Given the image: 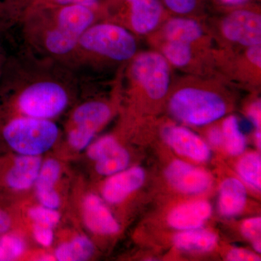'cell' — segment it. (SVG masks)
Here are the masks:
<instances>
[{
	"label": "cell",
	"mask_w": 261,
	"mask_h": 261,
	"mask_svg": "<svg viewBox=\"0 0 261 261\" xmlns=\"http://www.w3.org/2000/svg\"><path fill=\"white\" fill-rule=\"evenodd\" d=\"M76 77L61 63L27 50L8 56L0 76V117L60 116L69 106Z\"/></svg>",
	"instance_id": "obj_1"
},
{
	"label": "cell",
	"mask_w": 261,
	"mask_h": 261,
	"mask_svg": "<svg viewBox=\"0 0 261 261\" xmlns=\"http://www.w3.org/2000/svg\"><path fill=\"white\" fill-rule=\"evenodd\" d=\"M98 20L99 5H70L34 12L18 24L27 51L62 64L81 36Z\"/></svg>",
	"instance_id": "obj_2"
},
{
	"label": "cell",
	"mask_w": 261,
	"mask_h": 261,
	"mask_svg": "<svg viewBox=\"0 0 261 261\" xmlns=\"http://www.w3.org/2000/svg\"><path fill=\"white\" fill-rule=\"evenodd\" d=\"M137 53V41L132 32L118 24L101 20L83 33L62 65L75 73L129 62Z\"/></svg>",
	"instance_id": "obj_3"
},
{
	"label": "cell",
	"mask_w": 261,
	"mask_h": 261,
	"mask_svg": "<svg viewBox=\"0 0 261 261\" xmlns=\"http://www.w3.org/2000/svg\"><path fill=\"white\" fill-rule=\"evenodd\" d=\"M59 135L51 120L0 117V143L18 154L40 156L55 145Z\"/></svg>",
	"instance_id": "obj_4"
},
{
	"label": "cell",
	"mask_w": 261,
	"mask_h": 261,
	"mask_svg": "<svg viewBox=\"0 0 261 261\" xmlns=\"http://www.w3.org/2000/svg\"><path fill=\"white\" fill-rule=\"evenodd\" d=\"M169 109L178 121L200 126L222 118L227 111V105L222 96L214 91L188 86L173 94Z\"/></svg>",
	"instance_id": "obj_5"
},
{
	"label": "cell",
	"mask_w": 261,
	"mask_h": 261,
	"mask_svg": "<svg viewBox=\"0 0 261 261\" xmlns=\"http://www.w3.org/2000/svg\"><path fill=\"white\" fill-rule=\"evenodd\" d=\"M99 10L100 20L118 24L139 35L153 32L166 16L160 0H100Z\"/></svg>",
	"instance_id": "obj_6"
},
{
	"label": "cell",
	"mask_w": 261,
	"mask_h": 261,
	"mask_svg": "<svg viewBox=\"0 0 261 261\" xmlns=\"http://www.w3.org/2000/svg\"><path fill=\"white\" fill-rule=\"evenodd\" d=\"M127 84L134 91H142L152 100L166 97L171 84L170 64L161 53H137L126 70Z\"/></svg>",
	"instance_id": "obj_7"
},
{
	"label": "cell",
	"mask_w": 261,
	"mask_h": 261,
	"mask_svg": "<svg viewBox=\"0 0 261 261\" xmlns=\"http://www.w3.org/2000/svg\"><path fill=\"white\" fill-rule=\"evenodd\" d=\"M112 110L107 102L89 100L77 106L70 116L67 140L72 148L83 150L98 130L109 121Z\"/></svg>",
	"instance_id": "obj_8"
},
{
	"label": "cell",
	"mask_w": 261,
	"mask_h": 261,
	"mask_svg": "<svg viewBox=\"0 0 261 261\" xmlns=\"http://www.w3.org/2000/svg\"><path fill=\"white\" fill-rule=\"evenodd\" d=\"M229 8L221 21V32L228 42L250 47L261 44V15L257 5L246 3Z\"/></svg>",
	"instance_id": "obj_9"
},
{
	"label": "cell",
	"mask_w": 261,
	"mask_h": 261,
	"mask_svg": "<svg viewBox=\"0 0 261 261\" xmlns=\"http://www.w3.org/2000/svg\"><path fill=\"white\" fill-rule=\"evenodd\" d=\"M100 0H0V32L18 24L27 15L70 5L97 7Z\"/></svg>",
	"instance_id": "obj_10"
},
{
	"label": "cell",
	"mask_w": 261,
	"mask_h": 261,
	"mask_svg": "<svg viewBox=\"0 0 261 261\" xmlns=\"http://www.w3.org/2000/svg\"><path fill=\"white\" fill-rule=\"evenodd\" d=\"M87 155L95 161L97 172L110 176L126 169L130 161L128 151L112 136H106L89 145Z\"/></svg>",
	"instance_id": "obj_11"
},
{
	"label": "cell",
	"mask_w": 261,
	"mask_h": 261,
	"mask_svg": "<svg viewBox=\"0 0 261 261\" xmlns=\"http://www.w3.org/2000/svg\"><path fill=\"white\" fill-rule=\"evenodd\" d=\"M165 173L168 183L173 188L187 195L203 193L212 185L210 173L179 160L170 163Z\"/></svg>",
	"instance_id": "obj_12"
},
{
	"label": "cell",
	"mask_w": 261,
	"mask_h": 261,
	"mask_svg": "<svg viewBox=\"0 0 261 261\" xmlns=\"http://www.w3.org/2000/svg\"><path fill=\"white\" fill-rule=\"evenodd\" d=\"M163 136L169 147L187 159L202 163L211 158V149L205 141L185 127L166 126Z\"/></svg>",
	"instance_id": "obj_13"
},
{
	"label": "cell",
	"mask_w": 261,
	"mask_h": 261,
	"mask_svg": "<svg viewBox=\"0 0 261 261\" xmlns=\"http://www.w3.org/2000/svg\"><path fill=\"white\" fill-rule=\"evenodd\" d=\"M145 180V171L139 166H134L111 175L103 185V198L111 204L120 203L140 189Z\"/></svg>",
	"instance_id": "obj_14"
},
{
	"label": "cell",
	"mask_w": 261,
	"mask_h": 261,
	"mask_svg": "<svg viewBox=\"0 0 261 261\" xmlns=\"http://www.w3.org/2000/svg\"><path fill=\"white\" fill-rule=\"evenodd\" d=\"M82 214L89 231L100 235L116 234L120 225L100 197L93 194L86 196L82 204Z\"/></svg>",
	"instance_id": "obj_15"
},
{
	"label": "cell",
	"mask_w": 261,
	"mask_h": 261,
	"mask_svg": "<svg viewBox=\"0 0 261 261\" xmlns=\"http://www.w3.org/2000/svg\"><path fill=\"white\" fill-rule=\"evenodd\" d=\"M212 214V207L206 200H195L173 208L168 216L170 226L179 230L196 229L203 226Z\"/></svg>",
	"instance_id": "obj_16"
},
{
	"label": "cell",
	"mask_w": 261,
	"mask_h": 261,
	"mask_svg": "<svg viewBox=\"0 0 261 261\" xmlns=\"http://www.w3.org/2000/svg\"><path fill=\"white\" fill-rule=\"evenodd\" d=\"M61 171V165L55 159L47 160L41 166L35 181L36 194L41 205L44 207L57 209L61 205V198L55 190Z\"/></svg>",
	"instance_id": "obj_17"
},
{
	"label": "cell",
	"mask_w": 261,
	"mask_h": 261,
	"mask_svg": "<svg viewBox=\"0 0 261 261\" xmlns=\"http://www.w3.org/2000/svg\"><path fill=\"white\" fill-rule=\"evenodd\" d=\"M164 42H178L195 45L204 37L202 25L191 16L177 15L166 20L162 30Z\"/></svg>",
	"instance_id": "obj_18"
},
{
	"label": "cell",
	"mask_w": 261,
	"mask_h": 261,
	"mask_svg": "<svg viewBox=\"0 0 261 261\" xmlns=\"http://www.w3.org/2000/svg\"><path fill=\"white\" fill-rule=\"evenodd\" d=\"M247 203V190L243 182L228 178L220 187L218 207L224 217L231 218L241 214Z\"/></svg>",
	"instance_id": "obj_19"
},
{
	"label": "cell",
	"mask_w": 261,
	"mask_h": 261,
	"mask_svg": "<svg viewBox=\"0 0 261 261\" xmlns=\"http://www.w3.org/2000/svg\"><path fill=\"white\" fill-rule=\"evenodd\" d=\"M218 240L217 235L212 231L196 228L181 231L175 235L173 243L178 250L206 252L214 250L217 245Z\"/></svg>",
	"instance_id": "obj_20"
},
{
	"label": "cell",
	"mask_w": 261,
	"mask_h": 261,
	"mask_svg": "<svg viewBox=\"0 0 261 261\" xmlns=\"http://www.w3.org/2000/svg\"><path fill=\"white\" fill-rule=\"evenodd\" d=\"M92 242L84 235H78L68 243L61 244L55 251V259L60 261L87 260L93 255Z\"/></svg>",
	"instance_id": "obj_21"
},
{
	"label": "cell",
	"mask_w": 261,
	"mask_h": 261,
	"mask_svg": "<svg viewBox=\"0 0 261 261\" xmlns=\"http://www.w3.org/2000/svg\"><path fill=\"white\" fill-rule=\"evenodd\" d=\"M225 148L228 154L237 156L243 154L246 149L247 140L239 125L238 118L233 116L226 117L221 126Z\"/></svg>",
	"instance_id": "obj_22"
},
{
	"label": "cell",
	"mask_w": 261,
	"mask_h": 261,
	"mask_svg": "<svg viewBox=\"0 0 261 261\" xmlns=\"http://www.w3.org/2000/svg\"><path fill=\"white\" fill-rule=\"evenodd\" d=\"M237 170L245 184L256 191L261 189V159L260 154L250 152L239 161Z\"/></svg>",
	"instance_id": "obj_23"
},
{
	"label": "cell",
	"mask_w": 261,
	"mask_h": 261,
	"mask_svg": "<svg viewBox=\"0 0 261 261\" xmlns=\"http://www.w3.org/2000/svg\"><path fill=\"white\" fill-rule=\"evenodd\" d=\"M194 45L187 43L164 42L161 54L170 65L177 68H185L191 63L193 58Z\"/></svg>",
	"instance_id": "obj_24"
},
{
	"label": "cell",
	"mask_w": 261,
	"mask_h": 261,
	"mask_svg": "<svg viewBox=\"0 0 261 261\" xmlns=\"http://www.w3.org/2000/svg\"><path fill=\"white\" fill-rule=\"evenodd\" d=\"M25 249V242L19 235L10 231L0 234V261L17 260Z\"/></svg>",
	"instance_id": "obj_25"
},
{
	"label": "cell",
	"mask_w": 261,
	"mask_h": 261,
	"mask_svg": "<svg viewBox=\"0 0 261 261\" xmlns=\"http://www.w3.org/2000/svg\"><path fill=\"white\" fill-rule=\"evenodd\" d=\"M165 9L181 16H192L200 13L207 0H160Z\"/></svg>",
	"instance_id": "obj_26"
},
{
	"label": "cell",
	"mask_w": 261,
	"mask_h": 261,
	"mask_svg": "<svg viewBox=\"0 0 261 261\" xmlns=\"http://www.w3.org/2000/svg\"><path fill=\"white\" fill-rule=\"evenodd\" d=\"M29 218L35 224L44 225L49 227L54 228L61 220V215L56 209L49 208L41 205L29 209Z\"/></svg>",
	"instance_id": "obj_27"
},
{
	"label": "cell",
	"mask_w": 261,
	"mask_h": 261,
	"mask_svg": "<svg viewBox=\"0 0 261 261\" xmlns=\"http://www.w3.org/2000/svg\"><path fill=\"white\" fill-rule=\"evenodd\" d=\"M241 232L247 240L252 243H261V219L260 217L250 218L245 220L241 224Z\"/></svg>",
	"instance_id": "obj_28"
},
{
	"label": "cell",
	"mask_w": 261,
	"mask_h": 261,
	"mask_svg": "<svg viewBox=\"0 0 261 261\" xmlns=\"http://www.w3.org/2000/svg\"><path fill=\"white\" fill-rule=\"evenodd\" d=\"M33 234L36 241L43 247H49L54 240L53 228L44 225L35 224L33 226Z\"/></svg>",
	"instance_id": "obj_29"
},
{
	"label": "cell",
	"mask_w": 261,
	"mask_h": 261,
	"mask_svg": "<svg viewBox=\"0 0 261 261\" xmlns=\"http://www.w3.org/2000/svg\"><path fill=\"white\" fill-rule=\"evenodd\" d=\"M229 261H256L260 260V257L256 254L245 249L235 248L230 250L226 256Z\"/></svg>",
	"instance_id": "obj_30"
},
{
	"label": "cell",
	"mask_w": 261,
	"mask_h": 261,
	"mask_svg": "<svg viewBox=\"0 0 261 261\" xmlns=\"http://www.w3.org/2000/svg\"><path fill=\"white\" fill-rule=\"evenodd\" d=\"M13 225V220L10 211L0 204V234L9 231Z\"/></svg>",
	"instance_id": "obj_31"
},
{
	"label": "cell",
	"mask_w": 261,
	"mask_h": 261,
	"mask_svg": "<svg viewBox=\"0 0 261 261\" xmlns=\"http://www.w3.org/2000/svg\"><path fill=\"white\" fill-rule=\"evenodd\" d=\"M247 114L250 118L252 123L256 127L257 130H260L261 121V105L260 101H256L250 105Z\"/></svg>",
	"instance_id": "obj_32"
},
{
	"label": "cell",
	"mask_w": 261,
	"mask_h": 261,
	"mask_svg": "<svg viewBox=\"0 0 261 261\" xmlns=\"http://www.w3.org/2000/svg\"><path fill=\"white\" fill-rule=\"evenodd\" d=\"M246 57L247 61L250 62L254 66L260 69L261 65L260 45H255L247 47Z\"/></svg>",
	"instance_id": "obj_33"
},
{
	"label": "cell",
	"mask_w": 261,
	"mask_h": 261,
	"mask_svg": "<svg viewBox=\"0 0 261 261\" xmlns=\"http://www.w3.org/2000/svg\"><path fill=\"white\" fill-rule=\"evenodd\" d=\"M207 139L211 145L216 147L223 145L224 137L221 128L219 127H212L207 133Z\"/></svg>",
	"instance_id": "obj_34"
},
{
	"label": "cell",
	"mask_w": 261,
	"mask_h": 261,
	"mask_svg": "<svg viewBox=\"0 0 261 261\" xmlns=\"http://www.w3.org/2000/svg\"><path fill=\"white\" fill-rule=\"evenodd\" d=\"M218 2L224 6H237V5L246 4L250 2V0H218Z\"/></svg>",
	"instance_id": "obj_35"
},
{
	"label": "cell",
	"mask_w": 261,
	"mask_h": 261,
	"mask_svg": "<svg viewBox=\"0 0 261 261\" xmlns=\"http://www.w3.org/2000/svg\"><path fill=\"white\" fill-rule=\"evenodd\" d=\"M8 57V55L5 53L4 48H3L2 43L0 42V76H1L2 73H3V68H4L5 63H6Z\"/></svg>",
	"instance_id": "obj_36"
},
{
	"label": "cell",
	"mask_w": 261,
	"mask_h": 261,
	"mask_svg": "<svg viewBox=\"0 0 261 261\" xmlns=\"http://www.w3.org/2000/svg\"><path fill=\"white\" fill-rule=\"evenodd\" d=\"M255 142H256L257 147H258L259 149H260V147H261L260 130H256V132H255Z\"/></svg>",
	"instance_id": "obj_37"
}]
</instances>
